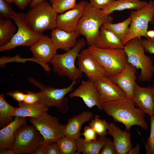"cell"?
<instances>
[{
    "label": "cell",
    "instance_id": "f35d334b",
    "mask_svg": "<svg viewBox=\"0 0 154 154\" xmlns=\"http://www.w3.org/2000/svg\"><path fill=\"white\" fill-rule=\"evenodd\" d=\"M6 94L11 97L18 102H23L25 96V94L18 90L9 92Z\"/></svg>",
    "mask_w": 154,
    "mask_h": 154
},
{
    "label": "cell",
    "instance_id": "ffe728a7",
    "mask_svg": "<svg viewBox=\"0 0 154 154\" xmlns=\"http://www.w3.org/2000/svg\"><path fill=\"white\" fill-rule=\"evenodd\" d=\"M50 37L56 49H60L67 52L73 47L77 42V39L80 35L75 31L67 32L55 28L50 32Z\"/></svg>",
    "mask_w": 154,
    "mask_h": 154
},
{
    "label": "cell",
    "instance_id": "30bf717a",
    "mask_svg": "<svg viewBox=\"0 0 154 154\" xmlns=\"http://www.w3.org/2000/svg\"><path fill=\"white\" fill-rule=\"evenodd\" d=\"M29 121L43 136L42 144L46 146L65 136L66 125L61 124L58 118L50 115L47 111L37 117H29Z\"/></svg>",
    "mask_w": 154,
    "mask_h": 154
},
{
    "label": "cell",
    "instance_id": "d6986e66",
    "mask_svg": "<svg viewBox=\"0 0 154 154\" xmlns=\"http://www.w3.org/2000/svg\"><path fill=\"white\" fill-rule=\"evenodd\" d=\"M108 131L113 138L116 154H127L132 148L131 134L123 131L113 123H109Z\"/></svg>",
    "mask_w": 154,
    "mask_h": 154
},
{
    "label": "cell",
    "instance_id": "c3c4849f",
    "mask_svg": "<svg viewBox=\"0 0 154 154\" xmlns=\"http://www.w3.org/2000/svg\"><path fill=\"white\" fill-rule=\"evenodd\" d=\"M152 94H153V102H154V106H153V115L154 116V85L153 87H152Z\"/></svg>",
    "mask_w": 154,
    "mask_h": 154
},
{
    "label": "cell",
    "instance_id": "d6a6232c",
    "mask_svg": "<svg viewBox=\"0 0 154 154\" xmlns=\"http://www.w3.org/2000/svg\"><path fill=\"white\" fill-rule=\"evenodd\" d=\"M150 133L145 145L146 153L154 154V116H150Z\"/></svg>",
    "mask_w": 154,
    "mask_h": 154
},
{
    "label": "cell",
    "instance_id": "5bb4252c",
    "mask_svg": "<svg viewBox=\"0 0 154 154\" xmlns=\"http://www.w3.org/2000/svg\"><path fill=\"white\" fill-rule=\"evenodd\" d=\"M69 96L71 98L78 97L81 98L88 108L96 106L99 110H102V101L93 81L89 80L82 81L80 85L70 94Z\"/></svg>",
    "mask_w": 154,
    "mask_h": 154
},
{
    "label": "cell",
    "instance_id": "52a82bcc",
    "mask_svg": "<svg viewBox=\"0 0 154 154\" xmlns=\"http://www.w3.org/2000/svg\"><path fill=\"white\" fill-rule=\"evenodd\" d=\"M88 48L109 77L121 72L128 63L123 48L104 49L94 46Z\"/></svg>",
    "mask_w": 154,
    "mask_h": 154
},
{
    "label": "cell",
    "instance_id": "f6af8a7d",
    "mask_svg": "<svg viewBox=\"0 0 154 154\" xmlns=\"http://www.w3.org/2000/svg\"><path fill=\"white\" fill-rule=\"evenodd\" d=\"M0 154H15V152L13 149L5 148L0 149Z\"/></svg>",
    "mask_w": 154,
    "mask_h": 154
},
{
    "label": "cell",
    "instance_id": "f907efd6",
    "mask_svg": "<svg viewBox=\"0 0 154 154\" xmlns=\"http://www.w3.org/2000/svg\"><path fill=\"white\" fill-rule=\"evenodd\" d=\"M150 41H151L153 42H154V38H149L148 39Z\"/></svg>",
    "mask_w": 154,
    "mask_h": 154
},
{
    "label": "cell",
    "instance_id": "ab89813d",
    "mask_svg": "<svg viewBox=\"0 0 154 154\" xmlns=\"http://www.w3.org/2000/svg\"><path fill=\"white\" fill-rule=\"evenodd\" d=\"M141 42L145 51L154 54V42L148 39H141Z\"/></svg>",
    "mask_w": 154,
    "mask_h": 154
},
{
    "label": "cell",
    "instance_id": "b9f144b4",
    "mask_svg": "<svg viewBox=\"0 0 154 154\" xmlns=\"http://www.w3.org/2000/svg\"><path fill=\"white\" fill-rule=\"evenodd\" d=\"M33 0H14V3L21 9H24L29 4H30Z\"/></svg>",
    "mask_w": 154,
    "mask_h": 154
},
{
    "label": "cell",
    "instance_id": "8fae6325",
    "mask_svg": "<svg viewBox=\"0 0 154 154\" xmlns=\"http://www.w3.org/2000/svg\"><path fill=\"white\" fill-rule=\"evenodd\" d=\"M15 141L13 147L15 154L31 153L42 144L44 138L33 125L26 124L20 126L15 133Z\"/></svg>",
    "mask_w": 154,
    "mask_h": 154
},
{
    "label": "cell",
    "instance_id": "9a60e30c",
    "mask_svg": "<svg viewBox=\"0 0 154 154\" xmlns=\"http://www.w3.org/2000/svg\"><path fill=\"white\" fill-rule=\"evenodd\" d=\"M89 3L86 1H81L74 8L58 15L56 28L67 32L75 31L80 18Z\"/></svg>",
    "mask_w": 154,
    "mask_h": 154
},
{
    "label": "cell",
    "instance_id": "4316f807",
    "mask_svg": "<svg viewBox=\"0 0 154 154\" xmlns=\"http://www.w3.org/2000/svg\"><path fill=\"white\" fill-rule=\"evenodd\" d=\"M16 26L9 20H0V45L8 43L17 31Z\"/></svg>",
    "mask_w": 154,
    "mask_h": 154
},
{
    "label": "cell",
    "instance_id": "8d00e7d4",
    "mask_svg": "<svg viewBox=\"0 0 154 154\" xmlns=\"http://www.w3.org/2000/svg\"><path fill=\"white\" fill-rule=\"evenodd\" d=\"M89 4L93 7L101 10L105 9L115 0H89Z\"/></svg>",
    "mask_w": 154,
    "mask_h": 154
},
{
    "label": "cell",
    "instance_id": "44dd1931",
    "mask_svg": "<svg viewBox=\"0 0 154 154\" xmlns=\"http://www.w3.org/2000/svg\"><path fill=\"white\" fill-rule=\"evenodd\" d=\"M27 123L26 117H15L13 121L2 128L0 130V149H12L15 141L16 131Z\"/></svg>",
    "mask_w": 154,
    "mask_h": 154
},
{
    "label": "cell",
    "instance_id": "3957f363",
    "mask_svg": "<svg viewBox=\"0 0 154 154\" xmlns=\"http://www.w3.org/2000/svg\"><path fill=\"white\" fill-rule=\"evenodd\" d=\"M86 44L84 38H80L69 51L62 54H56L49 63L53 67L54 72L60 77L66 76L72 81L80 80L82 72L76 67L75 61Z\"/></svg>",
    "mask_w": 154,
    "mask_h": 154
},
{
    "label": "cell",
    "instance_id": "7dc6e473",
    "mask_svg": "<svg viewBox=\"0 0 154 154\" xmlns=\"http://www.w3.org/2000/svg\"><path fill=\"white\" fill-rule=\"evenodd\" d=\"M44 0H33L32 3L30 4V7L32 8L38 3Z\"/></svg>",
    "mask_w": 154,
    "mask_h": 154
},
{
    "label": "cell",
    "instance_id": "e0dca14e",
    "mask_svg": "<svg viewBox=\"0 0 154 154\" xmlns=\"http://www.w3.org/2000/svg\"><path fill=\"white\" fill-rule=\"evenodd\" d=\"M94 82L102 102L127 97L123 91L106 75Z\"/></svg>",
    "mask_w": 154,
    "mask_h": 154
},
{
    "label": "cell",
    "instance_id": "7c38bea8",
    "mask_svg": "<svg viewBox=\"0 0 154 154\" xmlns=\"http://www.w3.org/2000/svg\"><path fill=\"white\" fill-rule=\"evenodd\" d=\"M30 50L37 63L41 66L46 72H50V68L47 63H50L56 54L57 50L51 38L43 35L35 44L30 47Z\"/></svg>",
    "mask_w": 154,
    "mask_h": 154
},
{
    "label": "cell",
    "instance_id": "2e32d148",
    "mask_svg": "<svg viewBox=\"0 0 154 154\" xmlns=\"http://www.w3.org/2000/svg\"><path fill=\"white\" fill-rule=\"evenodd\" d=\"M137 69L128 62L121 72L110 77V80L119 86L125 93L127 98L133 99L134 90L137 78Z\"/></svg>",
    "mask_w": 154,
    "mask_h": 154
},
{
    "label": "cell",
    "instance_id": "836d02e7",
    "mask_svg": "<svg viewBox=\"0 0 154 154\" xmlns=\"http://www.w3.org/2000/svg\"><path fill=\"white\" fill-rule=\"evenodd\" d=\"M41 94L40 91L35 93L28 91L25 94L23 102L25 103L30 104H41Z\"/></svg>",
    "mask_w": 154,
    "mask_h": 154
},
{
    "label": "cell",
    "instance_id": "f546056e",
    "mask_svg": "<svg viewBox=\"0 0 154 154\" xmlns=\"http://www.w3.org/2000/svg\"><path fill=\"white\" fill-rule=\"evenodd\" d=\"M56 143L60 154H76V139L64 136L58 140Z\"/></svg>",
    "mask_w": 154,
    "mask_h": 154
},
{
    "label": "cell",
    "instance_id": "60d3db41",
    "mask_svg": "<svg viewBox=\"0 0 154 154\" xmlns=\"http://www.w3.org/2000/svg\"><path fill=\"white\" fill-rule=\"evenodd\" d=\"M46 154H60L56 141L46 146Z\"/></svg>",
    "mask_w": 154,
    "mask_h": 154
},
{
    "label": "cell",
    "instance_id": "ba28073f",
    "mask_svg": "<svg viewBox=\"0 0 154 154\" xmlns=\"http://www.w3.org/2000/svg\"><path fill=\"white\" fill-rule=\"evenodd\" d=\"M11 19L14 20L17 30L8 43L0 46L1 52L9 50L19 46L31 47L43 35L42 33L34 32L29 28L26 20V14L14 11Z\"/></svg>",
    "mask_w": 154,
    "mask_h": 154
},
{
    "label": "cell",
    "instance_id": "4fadbf2b",
    "mask_svg": "<svg viewBox=\"0 0 154 154\" xmlns=\"http://www.w3.org/2000/svg\"><path fill=\"white\" fill-rule=\"evenodd\" d=\"M78 68L88 80L94 81L106 75L105 71L88 48L82 50L78 56Z\"/></svg>",
    "mask_w": 154,
    "mask_h": 154
},
{
    "label": "cell",
    "instance_id": "e575fe53",
    "mask_svg": "<svg viewBox=\"0 0 154 154\" xmlns=\"http://www.w3.org/2000/svg\"><path fill=\"white\" fill-rule=\"evenodd\" d=\"M13 10L5 0H0V14L1 17L11 18Z\"/></svg>",
    "mask_w": 154,
    "mask_h": 154
},
{
    "label": "cell",
    "instance_id": "9c48e42d",
    "mask_svg": "<svg viewBox=\"0 0 154 154\" xmlns=\"http://www.w3.org/2000/svg\"><path fill=\"white\" fill-rule=\"evenodd\" d=\"M130 16L131 23L126 35L121 40L124 45L130 39L144 37L147 39V35L148 24L154 23V2L150 1L141 9L132 11Z\"/></svg>",
    "mask_w": 154,
    "mask_h": 154
},
{
    "label": "cell",
    "instance_id": "cb8c5ba5",
    "mask_svg": "<svg viewBox=\"0 0 154 154\" xmlns=\"http://www.w3.org/2000/svg\"><path fill=\"white\" fill-rule=\"evenodd\" d=\"M109 139L106 136H99L96 140L86 141L80 137L76 139V154H99L103 145Z\"/></svg>",
    "mask_w": 154,
    "mask_h": 154
},
{
    "label": "cell",
    "instance_id": "bcb514c9",
    "mask_svg": "<svg viewBox=\"0 0 154 154\" xmlns=\"http://www.w3.org/2000/svg\"><path fill=\"white\" fill-rule=\"evenodd\" d=\"M147 35L148 37L147 39L149 38H154V30H151L147 31Z\"/></svg>",
    "mask_w": 154,
    "mask_h": 154
},
{
    "label": "cell",
    "instance_id": "484cf974",
    "mask_svg": "<svg viewBox=\"0 0 154 154\" xmlns=\"http://www.w3.org/2000/svg\"><path fill=\"white\" fill-rule=\"evenodd\" d=\"M147 3L145 1L139 0H116L102 10L105 15H110L115 11H121L127 9L139 10Z\"/></svg>",
    "mask_w": 154,
    "mask_h": 154
},
{
    "label": "cell",
    "instance_id": "5b68a950",
    "mask_svg": "<svg viewBox=\"0 0 154 154\" xmlns=\"http://www.w3.org/2000/svg\"><path fill=\"white\" fill-rule=\"evenodd\" d=\"M58 15L48 2L44 0L31 8L26 14V20L31 30L42 33L56 28Z\"/></svg>",
    "mask_w": 154,
    "mask_h": 154
},
{
    "label": "cell",
    "instance_id": "4dcf8cb0",
    "mask_svg": "<svg viewBox=\"0 0 154 154\" xmlns=\"http://www.w3.org/2000/svg\"><path fill=\"white\" fill-rule=\"evenodd\" d=\"M109 123L105 120L101 119L98 115L95 116L89 125L94 129L99 136H106L108 134Z\"/></svg>",
    "mask_w": 154,
    "mask_h": 154
},
{
    "label": "cell",
    "instance_id": "7a4b0ae2",
    "mask_svg": "<svg viewBox=\"0 0 154 154\" xmlns=\"http://www.w3.org/2000/svg\"><path fill=\"white\" fill-rule=\"evenodd\" d=\"M113 18L105 15L102 10L96 8L89 3L86 7L76 26L75 31L85 37L89 46L94 45L100 27L105 22H112Z\"/></svg>",
    "mask_w": 154,
    "mask_h": 154
},
{
    "label": "cell",
    "instance_id": "d590c367",
    "mask_svg": "<svg viewBox=\"0 0 154 154\" xmlns=\"http://www.w3.org/2000/svg\"><path fill=\"white\" fill-rule=\"evenodd\" d=\"M80 135L84 136V140L86 141H90L97 140L98 135L94 129L90 125L86 126L82 133Z\"/></svg>",
    "mask_w": 154,
    "mask_h": 154
},
{
    "label": "cell",
    "instance_id": "277c9868",
    "mask_svg": "<svg viewBox=\"0 0 154 154\" xmlns=\"http://www.w3.org/2000/svg\"><path fill=\"white\" fill-rule=\"evenodd\" d=\"M140 37H135L128 41L124 45L128 62L140 70L138 78L140 82L151 81L154 74L153 61L145 53V50L141 42Z\"/></svg>",
    "mask_w": 154,
    "mask_h": 154
},
{
    "label": "cell",
    "instance_id": "1f68e13d",
    "mask_svg": "<svg viewBox=\"0 0 154 154\" xmlns=\"http://www.w3.org/2000/svg\"><path fill=\"white\" fill-rule=\"evenodd\" d=\"M54 10L57 13H62L75 7L77 0H48Z\"/></svg>",
    "mask_w": 154,
    "mask_h": 154
},
{
    "label": "cell",
    "instance_id": "7bdbcfd3",
    "mask_svg": "<svg viewBox=\"0 0 154 154\" xmlns=\"http://www.w3.org/2000/svg\"><path fill=\"white\" fill-rule=\"evenodd\" d=\"M32 154H46V146L40 145Z\"/></svg>",
    "mask_w": 154,
    "mask_h": 154
},
{
    "label": "cell",
    "instance_id": "d4e9b609",
    "mask_svg": "<svg viewBox=\"0 0 154 154\" xmlns=\"http://www.w3.org/2000/svg\"><path fill=\"white\" fill-rule=\"evenodd\" d=\"M19 107L15 108L11 113L13 117H37L47 112L48 108L40 104H30L24 102H19Z\"/></svg>",
    "mask_w": 154,
    "mask_h": 154
},
{
    "label": "cell",
    "instance_id": "681fc988",
    "mask_svg": "<svg viewBox=\"0 0 154 154\" xmlns=\"http://www.w3.org/2000/svg\"><path fill=\"white\" fill-rule=\"evenodd\" d=\"M8 3H14V0H5Z\"/></svg>",
    "mask_w": 154,
    "mask_h": 154
},
{
    "label": "cell",
    "instance_id": "6da1fadb",
    "mask_svg": "<svg viewBox=\"0 0 154 154\" xmlns=\"http://www.w3.org/2000/svg\"><path fill=\"white\" fill-rule=\"evenodd\" d=\"M135 106L133 100L127 97L104 101L101 104L102 110L115 121L123 124L125 131H129L131 127L135 125L147 130L148 126L145 119V113Z\"/></svg>",
    "mask_w": 154,
    "mask_h": 154
},
{
    "label": "cell",
    "instance_id": "7402d4cb",
    "mask_svg": "<svg viewBox=\"0 0 154 154\" xmlns=\"http://www.w3.org/2000/svg\"><path fill=\"white\" fill-rule=\"evenodd\" d=\"M93 117L91 111H84L68 119L65 127V136L76 139L79 138L83 124L91 121Z\"/></svg>",
    "mask_w": 154,
    "mask_h": 154
},
{
    "label": "cell",
    "instance_id": "ac0fdd59",
    "mask_svg": "<svg viewBox=\"0 0 154 154\" xmlns=\"http://www.w3.org/2000/svg\"><path fill=\"white\" fill-rule=\"evenodd\" d=\"M135 106L150 116L153 115L154 106L152 87H142L136 83L133 99Z\"/></svg>",
    "mask_w": 154,
    "mask_h": 154
},
{
    "label": "cell",
    "instance_id": "74e56055",
    "mask_svg": "<svg viewBox=\"0 0 154 154\" xmlns=\"http://www.w3.org/2000/svg\"><path fill=\"white\" fill-rule=\"evenodd\" d=\"M99 154H116L113 141L109 139L104 144Z\"/></svg>",
    "mask_w": 154,
    "mask_h": 154
},
{
    "label": "cell",
    "instance_id": "ee69618b",
    "mask_svg": "<svg viewBox=\"0 0 154 154\" xmlns=\"http://www.w3.org/2000/svg\"><path fill=\"white\" fill-rule=\"evenodd\" d=\"M140 145L139 143H137L133 148H131L128 153V154H139Z\"/></svg>",
    "mask_w": 154,
    "mask_h": 154
},
{
    "label": "cell",
    "instance_id": "603a6c76",
    "mask_svg": "<svg viewBox=\"0 0 154 154\" xmlns=\"http://www.w3.org/2000/svg\"><path fill=\"white\" fill-rule=\"evenodd\" d=\"M94 46L104 49L123 48L124 47L121 40L103 25L100 28Z\"/></svg>",
    "mask_w": 154,
    "mask_h": 154
},
{
    "label": "cell",
    "instance_id": "83f0119b",
    "mask_svg": "<svg viewBox=\"0 0 154 154\" xmlns=\"http://www.w3.org/2000/svg\"><path fill=\"white\" fill-rule=\"evenodd\" d=\"M15 108L9 104L5 98L3 94L0 95V127L2 128L13 121L15 118L11 113Z\"/></svg>",
    "mask_w": 154,
    "mask_h": 154
},
{
    "label": "cell",
    "instance_id": "8992f818",
    "mask_svg": "<svg viewBox=\"0 0 154 154\" xmlns=\"http://www.w3.org/2000/svg\"><path fill=\"white\" fill-rule=\"evenodd\" d=\"M28 80L40 90L41 104L48 108L55 107L58 112L64 114L68 110V99L65 96L73 90L74 86L80 80H73L69 86L62 88L45 85L32 77L29 78Z\"/></svg>",
    "mask_w": 154,
    "mask_h": 154
},
{
    "label": "cell",
    "instance_id": "f1b7e54d",
    "mask_svg": "<svg viewBox=\"0 0 154 154\" xmlns=\"http://www.w3.org/2000/svg\"><path fill=\"white\" fill-rule=\"evenodd\" d=\"M131 20L130 16L127 19L122 22L113 23L111 22L104 23L103 26L114 34L121 40L126 34Z\"/></svg>",
    "mask_w": 154,
    "mask_h": 154
}]
</instances>
